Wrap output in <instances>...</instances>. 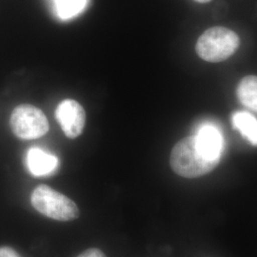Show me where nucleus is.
Instances as JSON below:
<instances>
[{
  "label": "nucleus",
  "instance_id": "f03ea898",
  "mask_svg": "<svg viewBox=\"0 0 257 257\" xmlns=\"http://www.w3.org/2000/svg\"><path fill=\"white\" fill-rule=\"evenodd\" d=\"M240 45L239 37L230 29L212 27L198 38L195 51L203 60L217 63L228 59Z\"/></svg>",
  "mask_w": 257,
  "mask_h": 257
},
{
  "label": "nucleus",
  "instance_id": "9b49d317",
  "mask_svg": "<svg viewBox=\"0 0 257 257\" xmlns=\"http://www.w3.org/2000/svg\"><path fill=\"white\" fill-rule=\"evenodd\" d=\"M78 257H107L106 254L98 248H88L85 251H83Z\"/></svg>",
  "mask_w": 257,
  "mask_h": 257
},
{
  "label": "nucleus",
  "instance_id": "ddd939ff",
  "mask_svg": "<svg viewBox=\"0 0 257 257\" xmlns=\"http://www.w3.org/2000/svg\"><path fill=\"white\" fill-rule=\"evenodd\" d=\"M196 2H199V3H208V2H210L211 0H195Z\"/></svg>",
  "mask_w": 257,
  "mask_h": 257
},
{
  "label": "nucleus",
  "instance_id": "39448f33",
  "mask_svg": "<svg viewBox=\"0 0 257 257\" xmlns=\"http://www.w3.org/2000/svg\"><path fill=\"white\" fill-rule=\"evenodd\" d=\"M55 117L67 138H78L82 134L86 113L78 102L73 99L60 102L55 110Z\"/></svg>",
  "mask_w": 257,
  "mask_h": 257
},
{
  "label": "nucleus",
  "instance_id": "f8f14e48",
  "mask_svg": "<svg viewBox=\"0 0 257 257\" xmlns=\"http://www.w3.org/2000/svg\"><path fill=\"white\" fill-rule=\"evenodd\" d=\"M0 257H21L19 253L9 247L0 248Z\"/></svg>",
  "mask_w": 257,
  "mask_h": 257
},
{
  "label": "nucleus",
  "instance_id": "9d476101",
  "mask_svg": "<svg viewBox=\"0 0 257 257\" xmlns=\"http://www.w3.org/2000/svg\"><path fill=\"white\" fill-rule=\"evenodd\" d=\"M56 16L62 20H69L79 16L86 9L89 0H54Z\"/></svg>",
  "mask_w": 257,
  "mask_h": 257
},
{
  "label": "nucleus",
  "instance_id": "f257e3e1",
  "mask_svg": "<svg viewBox=\"0 0 257 257\" xmlns=\"http://www.w3.org/2000/svg\"><path fill=\"white\" fill-rule=\"evenodd\" d=\"M170 163L176 175L185 178H196L211 173L218 165L219 160L205 156L193 136L183 138L175 144L171 153Z\"/></svg>",
  "mask_w": 257,
  "mask_h": 257
},
{
  "label": "nucleus",
  "instance_id": "6e6552de",
  "mask_svg": "<svg viewBox=\"0 0 257 257\" xmlns=\"http://www.w3.org/2000/svg\"><path fill=\"white\" fill-rule=\"evenodd\" d=\"M232 124L251 145H257V120L250 113L238 111L232 115Z\"/></svg>",
  "mask_w": 257,
  "mask_h": 257
},
{
  "label": "nucleus",
  "instance_id": "423d86ee",
  "mask_svg": "<svg viewBox=\"0 0 257 257\" xmlns=\"http://www.w3.org/2000/svg\"><path fill=\"white\" fill-rule=\"evenodd\" d=\"M199 150L207 157L220 160L223 150V137L220 131L211 124L202 125L194 136Z\"/></svg>",
  "mask_w": 257,
  "mask_h": 257
},
{
  "label": "nucleus",
  "instance_id": "1a4fd4ad",
  "mask_svg": "<svg viewBox=\"0 0 257 257\" xmlns=\"http://www.w3.org/2000/svg\"><path fill=\"white\" fill-rule=\"evenodd\" d=\"M239 101L248 109L257 110V77L248 75L244 77L237 88Z\"/></svg>",
  "mask_w": 257,
  "mask_h": 257
},
{
  "label": "nucleus",
  "instance_id": "20e7f679",
  "mask_svg": "<svg viewBox=\"0 0 257 257\" xmlns=\"http://www.w3.org/2000/svg\"><path fill=\"white\" fill-rule=\"evenodd\" d=\"M10 125L16 137L32 140L41 138L49 131V121L44 112L30 104H22L13 110Z\"/></svg>",
  "mask_w": 257,
  "mask_h": 257
},
{
  "label": "nucleus",
  "instance_id": "7ed1b4c3",
  "mask_svg": "<svg viewBox=\"0 0 257 257\" xmlns=\"http://www.w3.org/2000/svg\"><path fill=\"white\" fill-rule=\"evenodd\" d=\"M31 201L37 211L55 220H74L79 216L78 207L73 200L47 185L34 190Z\"/></svg>",
  "mask_w": 257,
  "mask_h": 257
},
{
  "label": "nucleus",
  "instance_id": "0eeeda50",
  "mask_svg": "<svg viewBox=\"0 0 257 257\" xmlns=\"http://www.w3.org/2000/svg\"><path fill=\"white\" fill-rule=\"evenodd\" d=\"M26 161L30 173L35 176L51 175L58 166L57 157L40 148H31L28 151Z\"/></svg>",
  "mask_w": 257,
  "mask_h": 257
}]
</instances>
